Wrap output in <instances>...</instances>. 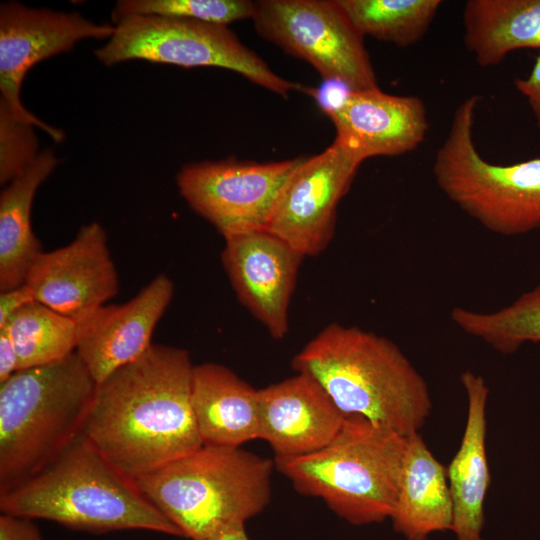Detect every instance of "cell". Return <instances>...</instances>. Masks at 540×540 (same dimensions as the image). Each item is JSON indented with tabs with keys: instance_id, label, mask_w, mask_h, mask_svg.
Here are the masks:
<instances>
[{
	"instance_id": "30bf717a",
	"label": "cell",
	"mask_w": 540,
	"mask_h": 540,
	"mask_svg": "<svg viewBox=\"0 0 540 540\" xmlns=\"http://www.w3.org/2000/svg\"><path fill=\"white\" fill-rule=\"evenodd\" d=\"M304 158L191 163L178 173L177 185L188 205L227 238L266 228L284 186Z\"/></svg>"
},
{
	"instance_id": "9c48e42d",
	"label": "cell",
	"mask_w": 540,
	"mask_h": 540,
	"mask_svg": "<svg viewBox=\"0 0 540 540\" xmlns=\"http://www.w3.org/2000/svg\"><path fill=\"white\" fill-rule=\"evenodd\" d=\"M253 23L266 40L310 63L350 91L377 89L364 36L338 0L255 1Z\"/></svg>"
},
{
	"instance_id": "d6986e66",
	"label": "cell",
	"mask_w": 540,
	"mask_h": 540,
	"mask_svg": "<svg viewBox=\"0 0 540 540\" xmlns=\"http://www.w3.org/2000/svg\"><path fill=\"white\" fill-rule=\"evenodd\" d=\"M192 407L204 445L240 447L260 437L258 389L222 364L194 365Z\"/></svg>"
},
{
	"instance_id": "4316f807",
	"label": "cell",
	"mask_w": 540,
	"mask_h": 540,
	"mask_svg": "<svg viewBox=\"0 0 540 540\" xmlns=\"http://www.w3.org/2000/svg\"><path fill=\"white\" fill-rule=\"evenodd\" d=\"M32 125L20 121L0 102V183L11 182L37 156Z\"/></svg>"
},
{
	"instance_id": "f546056e",
	"label": "cell",
	"mask_w": 540,
	"mask_h": 540,
	"mask_svg": "<svg viewBox=\"0 0 540 540\" xmlns=\"http://www.w3.org/2000/svg\"><path fill=\"white\" fill-rule=\"evenodd\" d=\"M34 301L32 291L25 283L0 292V328L15 312Z\"/></svg>"
},
{
	"instance_id": "44dd1931",
	"label": "cell",
	"mask_w": 540,
	"mask_h": 540,
	"mask_svg": "<svg viewBox=\"0 0 540 540\" xmlns=\"http://www.w3.org/2000/svg\"><path fill=\"white\" fill-rule=\"evenodd\" d=\"M463 42L481 67H491L521 49L540 51V0H468Z\"/></svg>"
},
{
	"instance_id": "1f68e13d",
	"label": "cell",
	"mask_w": 540,
	"mask_h": 540,
	"mask_svg": "<svg viewBox=\"0 0 540 540\" xmlns=\"http://www.w3.org/2000/svg\"><path fill=\"white\" fill-rule=\"evenodd\" d=\"M206 540H249V539L245 532V526H239V527L226 530Z\"/></svg>"
},
{
	"instance_id": "d4e9b609",
	"label": "cell",
	"mask_w": 540,
	"mask_h": 540,
	"mask_svg": "<svg viewBox=\"0 0 540 540\" xmlns=\"http://www.w3.org/2000/svg\"><path fill=\"white\" fill-rule=\"evenodd\" d=\"M363 35L398 47L420 42L430 29L441 0H338Z\"/></svg>"
},
{
	"instance_id": "7402d4cb",
	"label": "cell",
	"mask_w": 540,
	"mask_h": 540,
	"mask_svg": "<svg viewBox=\"0 0 540 540\" xmlns=\"http://www.w3.org/2000/svg\"><path fill=\"white\" fill-rule=\"evenodd\" d=\"M58 160L45 150L1 192L0 292L23 285L42 252L31 226V208L38 187L53 172Z\"/></svg>"
},
{
	"instance_id": "603a6c76",
	"label": "cell",
	"mask_w": 540,
	"mask_h": 540,
	"mask_svg": "<svg viewBox=\"0 0 540 540\" xmlns=\"http://www.w3.org/2000/svg\"><path fill=\"white\" fill-rule=\"evenodd\" d=\"M452 322L466 334L502 354H512L528 342H540V284L512 303L492 312L455 306Z\"/></svg>"
},
{
	"instance_id": "5b68a950",
	"label": "cell",
	"mask_w": 540,
	"mask_h": 540,
	"mask_svg": "<svg viewBox=\"0 0 540 540\" xmlns=\"http://www.w3.org/2000/svg\"><path fill=\"white\" fill-rule=\"evenodd\" d=\"M96 385L76 351L0 383V493L46 468L83 434Z\"/></svg>"
},
{
	"instance_id": "484cf974",
	"label": "cell",
	"mask_w": 540,
	"mask_h": 540,
	"mask_svg": "<svg viewBox=\"0 0 540 540\" xmlns=\"http://www.w3.org/2000/svg\"><path fill=\"white\" fill-rule=\"evenodd\" d=\"M255 1L248 0H120L112 12L113 21L130 15L181 18L227 26L253 18Z\"/></svg>"
},
{
	"instance_id": "8992f818",
	"label": "cell",
	"mask_w": 540,
	"mask_h": 540,
	"mask_svg": "<svg viewBox=\"0 0 540 540\" xmlns=\"http://www.w3.org/2000/svg\"><path fill=\"white\" fill-rule=\"evenodd\" d=\"M406 443V436L348 415L323 448L275 457L274 464L300 494L322 499L349 523H379L391 517Z\"/></svg>"
},
{
	"instance_id": "6da1fadb",
	"label": "cell",
	"mask_w": 540,
	"mask_h": 540,
	"mask_svg": "<svg viewBox=\"0 0 540 540\" xmlns=\"http://www.w3.org/2000/svg\"><path fill=\"white\" fill-rule=\"evenodd\" d=\"M193 368L187 350L152 344L97 383L83 434L132 479L198 449Z\"/></svg>"
},
{
	"instance_id": "8fae6325",
	"label": "cell",
	"mask_w": 540,
	"mask_h": 540,
	"mask_svg": "<svg viewBox=\"0 0 540 540\" xmlns=\"http://www.w3.org/2000/svg\"><path fill=\"white\" fill-rule=\"evenodd\" d=\"M362 162L337 139L322 153L305 157L284 186L265 229L304 257L322 253L334 237L339 202Z\"/></svg>"
},
{
	"instance_id": "ba28073f",
	"label": "cell",
	"mask_w": 540,
	"mask_h": 540,
	"mask_svg": "<svg viewBox=\"0 0 540 540\" xmlns=\"http://www.w3.org/2000/svg\"><path fill=\"white\" fill-rule=\"evenodd\" d=\"M108 43L95 50L105 65L145 60L185 68L232 70L283 97L299 88L276 73L243 45L227 26L153 15H130L115 21Z\"/></svg>"
},
{
	"instance_id": "52a82bcc",
	"label": "cell",
	"mask_w": 540,
	"mask_h": 540,
	"mask_svg": "<svg viewBox=\"0 0 540 540\" xmlns=\"http://www.w3.org/2000/svg\"><path fill=\"white\" fill-rule=\"evenodd\" d=\"M481 97L455 108L436 151L433 176L441 192L486 230L511 237L540 228V156L499 165L484 159L474 141Z\"/></svg>"
},
{
	"instance_id": "ac0fdd59",
	"label": "cell",
	"mask_w": 540,
	"mask_h": 540,
	"mask_svg": "<svg viewBox=\"0 0 540 540\" xmlns=\"http://www.w3.org/2000/svg\"><path fill=\"white\" fill-rule=\"evenodd\" d=\"M467 396V420L458 451L446 468L453 503L451 531L457 540H483L484 502L490 484L486 454L489 388L473 371L461 374Z\"/></svg>"
},
{
	"instance_id": "5bb4252c",
	"label": "cell",
	"mask_w": 540,
	"mask_h": 540,
	"mask_svg": "<svg viewBox=\"0 0 540 540\" xmlns=\"http://www.w3.org/2000/svg\"><path fill=\"white\" fill-rule=\"evenodd\" d=\"M224 240L221 262L236 297L272 338L283 339L304 256L266 229Z\"/></svg>"
},
{
	"instance_id": "277c9868",
	"label": "cell",
	"mask_w": 540,
	"mask_h": 540,
	"mask_svg": "<svg viewBox=\"0 0 540 540\" xmlns=\"http://www.w3.org/2000/svg\"><path fill=\"white\" fill-rule=\"evenodd\" d=\"M274 466L241 447L203 444L133 480L184 537L206 540L264 510Z\"/></svg>"
},
{
	"instance_id": "ffe728a7",
	"label": "cell",
	"mask_w": 540,
	"mask_h": 540,
	"mask_svg": "<svg viewBox=\"0 0 540 540\" xmlns=\"http://www.w3.org/2000/svg\"><path fill=\"white\" fill-rule=\"evenodd\" d=\"M390 519L407 540H428L434 532L451 529L453 503L446 468L419 433L407 437Z\"/></svg>"
},
{
	"instance_id": "cb8c5ba5",
	"label": "cell",
	"mask_w": 540,
	"mask_h": 540,
	"mask_svg": "<svg viewBox=\"0 0 540 540\" xmlns=\"http://www.w3.org/2000/svg\"><path fill=\"white\" fill-rule=\"evenodd\" d=\"M0 329L14 344L19 370L56 362L76 351L77 323L37 301L15 312Z\"/></svg>"
},
{
	"instance_id": "4dcf8cb0",
	"label": "cell",
	"mask_w": 540,
	"mask_h": 540,
	"mask_svg": "<svg viewBox=\"0 0 540 540\" xmlns=\"http://www.w3.org/2000/svg\"><path fill=\"white\" fill-rule=\"evenodd\" d=\"M19 370L18 356L7 332L0 329V383Z\"/></svg>"
},
{
	"instance_id": "83f0119b",
	"label": "cell",
	"mask_w": 540,
	"mask_h": 540,
	"mask_svg": "<svg viewBox=\"0 0 540 540\" xmlns=\"http://www.w3.org/2000/svg\"><path fill=\"white\" fill-rule=\"evenodd\" d=\"M34 519L9 513L0 515V540H43Z\"/></svg>"
},
{
	"instance_id": "e0dca14e",
	"label": "cell",
	"mask_w": 540,
	"mask_h": 540,
	"mask_svg": "<svg viewBox=\"0 0 540 540\" xmlns=\"http://www.w3.org/2000/svg\"><path fill=\"white\" fill-rule=\"evenodd\" d=\"M260 437L275 457H297L326 446L345 415L310 375L297 372L258 389Z\"/></svg>"
},
{
	"instance_id": "f1b7e54d",
	"label": "cell",
	"mask_w": 540,
	"mask_h": 540,
	"mask_svg": "<svg viewBox=\"0 0 540 540\" xmlns=\"http://www.w3.org/2000/svg\"><path fill=\"white\" fill-rule=\"evenodd\" d=\"M514 86L526 100L540 129V53L535 57L530 72L525 77L515 79Z\"/></svg>"
},
{
	"instance_id": "4fadbf2b",
	"label": "cell",
	"mask_w": 540,
	"mask_h": 540,
	"mask_svg": "<svg viewBox=\"0 0 540 540\" xmlns=\"http://www.w3.org/2000/svg\"><path fill=\"white\" fill-rule=\"evenodd\" d=\"M25 284L35 301L75 322L105 305L117 295L119 278L102 225L91 222L65 246L42 251Z\"/></svg>"
},
{
	"instance_id": "3957f363",
	"label": "cell",
	"mask_w": 540,
	"mask_h": 540,
	"mask_svg": "<svg viewBox=\"0 0 540 540\" xmlns=\"http://www.w3.org/2000/svg\"><path fill=\"white\" fill-rule=\"evenodd\" d=\"M0 510L83 531L140 529L184 537L84 434L46 468L0 493Z\"/></svg>"
},
{
	"instance_id": "7c38bea8",
	"label": "cell",
	"mask_w": 540,
	"mask_h": 540,
	"mask_svg": "<svg viewBox=\"0 0 540 540\" xmlns=\"http://www.w3.org/2000/svg\"><path fill=\"white\" fill-rule=\"evenodd\" d=\"M115 26L96 24L78 13L33 9L8 2L0 7V91L3 103L20 121L36 126L55 142L61 130L46 124L22 104L20 91L26 73L40 61L66 52L79 40L111 38Z\"/></svg>"
},
{
	"instance_id": "2e32d148",
	"label": "cell",
	"mask_w": 540,
	"mask_h": 540,
	"mask_svg": "<svg viewBox=\"0 0 540 540\" xmlns=\"http://www.w3.org/2000/svg\"><path fill=\"white\" fill-rule=\"evenodd\" d=\"M336 138L363 161L377 156H401L426 139L427 108L418 96L393 95L377 89L349 91L325 112Z\"/></svg>"
},
{
	"instance_id": "9a60e30c",
	"label": "cell",
	"mask_w": 540,
	"mask_h": 540,
	"mask_svg": "<svg viewBox=\"0 0 540 540\" xmlns=\"http://www.w3.org/2000/svg\"><path fill=\"white\" fill-rule=\"evenodd\" d=\"M173 295V281L159 274L127 302L100 306L76 322V353L96 383L147 351Z\"/></svg>"
},
{
	"instance_id": "7a4b0ae2",
	"label": "cell",
	"mask_w": 540,
	"mask_h": 540,
	"mask_svg": "<svg viewBox=\"0 0 540 540\" xmlns=\"http://www.w3.org/2000/svg\"><path fill=\"white\" fill-rule=\"evenodd\" d=\"M345 415L403 436L419 433L432 410L424 377L392 340L357 326H325L292 358Z\"/></svg>"
}]
</instances>
